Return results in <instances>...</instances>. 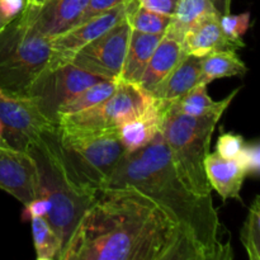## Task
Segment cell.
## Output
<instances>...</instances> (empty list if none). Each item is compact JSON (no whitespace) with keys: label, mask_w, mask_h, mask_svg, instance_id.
<instances>
[{"label":"cell","mask_w":260,"mask_h":260,"mask_svg":"<svg viewBox=\"0 0 260 260\" xmlns=\"http://www.w3.org/2000/svg\"><path fill=\"white\" fill-rule=\"evenodd\" d=\"M58 260H203L177 221L131 185L104 188Z\"/></svg>","instance_id":"1"},{"label":"cell","mask_w":260,"mask_h":260,"mask_svg":"<svg viewBox=\"0 0 260 260\" xmlns=\"http://www.w3.org/2000/svg\"><path fill=\"white\" fill-rule=\"evenodd\" d=\"M124 185L136 188L161 206L194 243L203 260L234 258L212 197L196 194L183 184L161 131L146 146L124 155L104 188Z\"/></svg>","instance_id":"2"},{"label":"cell","mask_w":260,"mask_h":260,"mask_svg":"<svg viewBox=\"0 0 260 260\" xmlns=\"http://www.w3.org/2000/svg\"><path fill=\"white\" fill-rule=\"evenodd\" d=\"M24 151L29 154L37 168V197L50 203L46 218L60 238L63 249L99 192L84 187L73 174L61 150L57 127L30 140Z\"/></svg>","instance_id":"3"},{"label":"cell","mask_w":260,"mask_h":260,"mask_svg":"<svg viewBox=\"0 0 260 260\" xmlns=\"http://www.w3.org/2000/svg\"><path fill=\"white\" fill-rule=\"evenodd\" d=\"M226 109L218 108L200 117L168 111L164 117L161 134L175 173L183 184L198 196H211L205 160L216 124Z\"/></svg>","instance_id":"4"},{"label":"cell","mask_w":260,"mask_h":260,"mask_svg":"<svg viewBox=\"0 0 260 260\" xmlns=\"http://www.w3.org/2000/svg\"><path fill=\"white\" fill-rule=\"evenodd\" d=\"M51 38L35 30L23 13L0 33V91L28 96L45 76Z\"/></svg>","instance_id":"5"},{"label":"cell","mask_w":260,"mask_h":260,"mask_svg":"<svg viewBox=\"0 0 260 260\" xmlns=\"http://www.w3.org/2000/svg\"><path fill=\"white\" fill-rule=\"evenodd\" d=\"M58 141L69 168L80 184L101 192L127 154L117 128L89 129L57 126Z\"/></svg>","instance_id":"6"},{"label":"cell","mask_w":260,"mask_h":260,"mask_svg":"<svg viewBox=\"0 0 260 260\" xmlns=\"http://www.w3.org/2000/svg\"><path fill=\"white\" fill-rule=\"evenodd\" d=\"M154 101L151 93L139 84L118 81L111 96L85 111L60 116L57 126L89 129L118 128L119 124L144 111Z\"/></svg>","instance_id":"7"},{"label":"cell","mask_w":260,"mask_h":260,"mask_svg":"<svg viewBox=\"0 0 260 260\" xmlns=\"http://www.w3.org/2000/svg\"><path fill=\"white\" fill-rule=\"evenodd\" d=\"M131 32V24L126 15L81 48L71 62L104 80L118 81Z\"/></svg>","instance_id":"8"},{"label":"cell","mask_w":260,"mask_h":260,"mask_svg":"<svg viewBox=\"0 0 260 260\" xmlns=\"http://www.w3.org/2000/svg\"><path fill=\"white\" fill-rule=\"evenodd\" d=\"M0 123L8 144L18 150H24L36 136L57 127L43 113L36 99L3 91H0Z\"/></svg>","instance_id":"9"},{"label":"cell","mask_w":260,"mask_h":260,"mask_svg":"<svg viewBox=\"0 0 260 260\" xmlns=\"http://www.w3.org/2000/svg\"><path fill=\"white\" fill-rule=\"evenodd\" d=\"M132 0L119 4L51 40V57L46 74L70 63L76 53L127 15ZM45 74V75H46Z\"/></svg>","instance_id":"10"},{"label":"cell","mask_w":260,"mask_h":260,"mask_svg":"<svg viewBox=\"0 0 260 260\" xmlns=\"http://www.w3.org/2000/svg\"><path fill=\"white\" fill-rule=\"evenodd\" d=\"M101 80L104 79L70 62L52 73L46 74L32 89L29 98L36 99L43 113L56 123L58 108L66 101Z\"/></svg>","instance_id":"11"},{"label":"cell","mask_w":260,"mask_h":260,"mask_svg":"<svg viewBox=\"0 0 260 260\" xmlns=\"http://www.w3.org/2000/svg\"><path fill=\"white\" fill-rule=\"evenodd\" d=\"M0 189L23 205L37 197V168L27 151L0 146Z\"/></svg>","instance_id":"12"},{"label":"cell","mask_w":260,"mask_h":260,"mask_svg":"<svg viewBox=\"0 0 260 260\" xmlns=\"http://www.w3.org/2000/svg\"><path fill=\"white\" fill-rule=\"evenodd\" d=\"M89 0H48L42 7L24 5L22 13L35 30L55 38L80 23Z\"/></svg>","instance_id":"13"},{"label":"cell","mask_w":260,"mask_h":260,"mask_svg":"<svg viewBox=\"0 0 260 260\" xmlns=\"http://www.w3.org/2000/svg\"><path fill=\"white\" fill-rule=\"evenodd\" d=\"M167 112V107L155 99L144 111L119 124L117 131L127 154L137 151L155 139L161 131Z\"/></svg>","instance_id":"14"},{"label":"cell","mask_w":260,"mask_h":260,"mask_svg":"<svg viewBox=\"0 0 260 260\" xmlns=\"http://www.w3.org/2000/svg\"><path fill=\"white\" fill-rule=\"evenodd\" d=\"M220 14H210L196 23L183 38L188 55L205 57L217 51H238L240 48L226 37L220 23Z\"/></svg>","instance_id":"15"},{"label":"cell","mask_w":260,"mask_h":260,"mask_svg":"<svg viewBox=\"0 0 260 260\" xmlns=\"http://www.w3.org/2000/svg\"><path fill=\"white\" fill-rule=\"evenodd\" d=\"M187 55L182 41L164 33L145 68L139 85L151 93Z\"/></svg>","instance_id":"16"},{"label":"cell","mask_w":260,"mask_h":260,"mask_svg":"<svg viewBox=\"0 0 260 260\" xmlns=\"http://www.w3.org/2000/svg\"><path fill=\"white\" fill-rule=\"evenodd\" d=\"M202 57L187 55L177 68L151 91L155 99L168 109L177 99L201 83Z\"/></svg>","instance_id":"17"},{"label":"cell","mask_w":260,"mask_h":260,"mask_svg":"<svg viewBox=\"0 0 260 260\" xmlns=\"http://www.w3.org/2000/svg\"><path fill=\"white\" fill-rule=\"evenodd\" d=\"M205 172L211 188L222 197L241 201V188L245 180V173L236 159H225L217 152H208L205 160Z\"/></svg>","instance_id":"18"},{"label":"cell","mask_w":260,"mask_h":260,"mask_svg":"<svg viewBox=\"0 0 260 260\" xmlns=\"http://www.w3.org/2000/svg\"><path fill=\"white\" fill-rule=\"evenodd\" d=\"M164 35H150L132 29L118 81L139 84L155 47Z\"/></svg>","instance_id":"19"},{"label":"cell","mask_w":260,"mask_h":260,"mask_svg":"<svg viewBox=\"0 0 260 260\" xmlns=\"http://www.w3.org/2000/svg\"><path fill=\"white\" fill-rule=\"evenodd\" d=\"M240 89H235L230 95L223 98L222 101L215 102L207 93V84L200 83L193 86L189 91L180 96L169 107L168 111L175 112L179 114H185L190 117H200L211 113L218 108H229L233 99Z\"/></svg>","instance_id":"20"},{"label":"cell","mask_w":260,"mask_h":260,"mask_svg":"<svg viewBox=\"0 0 260 260\" xmlns=\"http://www.w3.org/2000/svg\"><path fill=\"white\" fill-rule=\"evenodd\" d=\"M210 14H218L210 0H179L165 35L183 41L196 23Z\"/></svg>","instance_id":"21"},{"label":"cell","mask_w":260,"mask_h":260,"mask_svg":"<svg viewBox=\"0 0 260 260\" xmlns=\"http://www.w3.org/2000/svg\"><path fill=\"white\" fill-rule=\"evenodd\" d=\"M246 73L248 66L239 57L236 51H217L202 57L201 83L208 85L217 79L243 76Z\"/></svg>","instance_id":"22"},{"label":"cell","mask_w":260,"mask_h":260,"mask_svg":"<svg viewBox=\"0 0 260 260\" xmlns=\"http://www.w3.org/2000/svg\"><path fill=\"white\" fill-rule=\"evenodd\" d=\"M117 84H118V81L101 80L89 86V88L84 89L76 95L71 96L69 101H66L58 108L57 118L60 116H65V114H73L85 111V109L101 103L113 94V91L117 88ZM56 124H57V122H56Z\"/></svg>","instance_id":"23"},{"label":"cell","mask_w":260,"mask_h":260,"mask_svg":"<svg viewBox=\"0 0 260 260\" xmlns=\"http://www.w3.org/2000/svg\"><path fill=\"white\" fill-rule=\"evenodd\" d=\"M32 235L36 258L38 260H58L62 243L46 217H33Z\"/></svg>","instance_id":"24"},{"label":"cell","mask_w":260,"mask_h":260,"mask_svg":"<svg viewBox=\"0 0 260 260\" xmlns=\"http://www.w3.org/2000/svg\"><path fill=\"white\" fill-rule=\"evenodd\" d=\"M127 19H128L132 29L137 30V32L150 33V35H164L172 17L146 9L140 5L137 0H132L131 7L127 13Z\"/></svg>","instance_id":"25"},{"label":"cell","mask_w":260,"mask_h":260,"mask_svg":"<svg viewBox=\"0 0 260 260\" xmlns=\"http://www.w3.org/2000/svg\"><path fill=\"white\" fill-rule=\"evenodd\" d=\"M241 243L250 260H260V198L256 196L249 207L240 233Z\"/></svg>","instance_id":"26"},{"label":"cell","mask_w":260,"mask_h":260,"mask_svg":"<svg viewBox=\"0 0 260 260\" xmlns=\"http://www.w3.org/2000/svg\"><path fill=\"white\" fill-rule=\"evenodd\" d=\"M221 27L225 32L226 37L235 43L239 48L245 47V43L243 41V36L250 27V13L245 12L241 14H231L228 13L220 17Z\"/></svg>","instance_id":"27"},{"label":"cell","mask_w":260,"mask_h":260,"mask_svg":"<svg viewBox=\"0 0 260 260\" xmlns=\"http://www.w3.org/2000/svg\"><path fill=\"white\" fill-rule=\"evenodd\" d=\"M236 161L239 162L246 177H258L260 172V145L258 140L244 142L240 152L236 156Z\"/></svg>","instance_id":"28"},{"label":"cell","mask_w":260,"mask_h":260,"mask_svg":"<svg viewBox=\"0 0 260 260\" xmlns=\"http://www.w3.org/2000/svg\"><path fill=\"white\" fill-rule=\"evenodd\" d=\"M244 142L245 140L241 135L234 134V132H223L218 137L215 152L225 159H236Z\"/></svg>","instance_id":"29"},{"label":"cell","mask_w":260,"mask_h":260,"mask_svg":"<svg viewBox=\"0 0 260 260\" xmlns=\"http://www.w3.org/2000/svg\"><path fill=\"white\" fill-rule=\"evenodd\" d=\"M126 2H128V0H89L88 5L85 8V12H84L79 24L86 22L90 18L102 14V13L107 12V10L112 9V8L117 7V5L123 4Z\"/></svg>","instance_id":"30"},{"label":"cell","mask_w":260,"mask_h":260,"mask_svg":"<svg viewBox=\"0 0 260 260\" xmlns=\"http://www.w3.org/2000/svg\"><path fill=\"white\" fill-rule=\"evenodd\" d=\"M48 211H50V203L42 197H36L27 205H24V212L23 217L33 218V217H47Z\"/></svg>","instance_id":"31"},{"label":"cell","mask_w":260,"mask_h":260,"mask_svg":"<svg viewBox=\"0 0 260 260\" xmlns=\"http://www.w3.org/2000/svg\"><path fill=\"white\" fill-rule=\"evenodd\" d=\"M137 2L146 9L172 17L179 0H137Z\"/></svg>","instance_id":"32"},{"label":"cell","mask_w":260,"mask_h":260,"mask_svg":"<svg viewBox=\"0 0 260 260\" xmlns=\"http://www.w3.org/2000/svg\"><path fill=\"white\" fill-rule=\"evenodd\" d=\"M25 0H0V12L8 20H14L22 13Z\"/></svg>","instance_id":"33"},{"label":"cell","mask_w":260,"mask_h":260,"mask_svg":"<svg viewBox=\"0 0 260 260\" xmlns=\"http://www.w3.org/2000/svg\"><path fill=\"white\" fill-rule=\"evenodd\" d=\"M210 3L220 15H225L230 13L231 0H210Z\"/></svg>","instance_id":"34"},{"label":"cell","mask_w":260,"mask_h":260,"mask_svg":"<svg viewBox=\"0 0 260 260\" xmlns=\"http://www.w3.org/2000/svg\"><path fill=\"white\" fill-rule=\"evenodd\" d=\"M48 0H25V5L28 7H42Z\"/></svg>","instance_id":"35"},{"label":"cell","mask_w":260,"mask_h":260,"mask_svg":"<svg viewBox=\"0 0 260 260\" xmlns=\"http://www.w3.org/2000/svg\"><path fill=\"white\" fill-rule=\"evenodd\" d=\"M9 23H10V20H8L7 18L2 14V12H0V33H2L5 28H7V25L9 24Z\"/></svg>","instance_id":"36"},{"label":"cell","mask_w":260,"mask_h":260,"mask_svg":"<svg viewBox=\"0 0 260 260\" xmlns=\"http://www.w3.org/2000/svg\"><path fill=\"white\" fill-rule=\"evenodd\" d=\"M0 146H10L4 137V131H3L2 123H0Z\"/></svg>","instance_id":"37"}]
</instances>
